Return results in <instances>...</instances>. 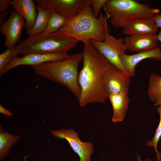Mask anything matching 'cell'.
Wrapping results in <instances>:
<instances>
[{
	"label": "cell",
	"mask_w": 161,
	"mask_h": 161,
	"mask_svg": "<svg viewBox=\"0 0 161 161\" xmlns=\"http://www.w3.org/2000/svg\"><path fill=\"white\" fill-rule=\"evenodd\" d=\"M83 66L78 73L80 107L94 103H104L108 98L103 80L111 63L89 41L83 43Z\"/></svg>",
	"instance_id": "1"
},
{
	"label": "cell",
	"mask_w": 161,
	"mask_h": 161,
	"mask_svg": "<svg viewBox=\"0 0 161 161\" xmlns=\"http://www.w3.org/2000/svg\"><path fill=\"white\" fill-rule=\"evenodd\" d=\"M107 20L101 10L98 17L96 18L89 6L67 19L58 31L83 43L90 40L102 42L106 31L110 29Z\"/></svg>",
	"instance_id": "2"
},
{
	"label": "cell",
	"mask_w": 161,
	"mask_h": 161,
	"mask_svg": "<svg viewBox=\"0 0 161 161\" xmlns=\"http://www.w3.org/2000/svg\"><path fill=\"white\" fill-rule=\"evenodd\" d=\"M82 60V53L78 52L71 55L64 60L32 66L37 75L66 86L78 100L80 89L78 81V69Z\"/></svg>",
	"instance_id": "3"
},
{
	"label": "cell",
	"mask_w": 161,
	"mask_h": 161,
	"mask_svg": "<svg viewBox=\"0 0 161 161\" xmlns=\"http://www.w3.org/2000/svg\"><path fill=\"white\" fill-rule=\"evenodd\" d=\"M79 41L58 31L29 37L15 46V49L17 54L23 55L36 53L67 52L75 47Z\"/></svg>",
	"instance_id": "4"
},
{
	"label": "cell",
	"mask_w": 161,
	"mask_h": 161,
	"mask_svg": "<svg viewBox=\"0 0 161 161\" xmlns=\"http://www.w3.org/2000/svg\"><path fill=\"white\" fill-rule=\"evenodd\" d=\"M103 8L107 19L115 28H122L133 19L153 17L160 12L150 3L136 0H107Z\"/></svg>",
	"instance_id": "5"
},
{
	"label": "cell",
	"mask_w": 161,
	"mask_h": 161,
	"mask_svg": "<svg viewBox=\"0 0 161 161\" xmlns=\"http://www.w3.org/2000/svg\"><path fill=\"white\" fill-rule=\"evenodd\" d=\"M91 43L112 64L126 74L131 76L129 72L122 64L120 56L125 53L127 50L124 39L117 38L110 34V29L108 30L102 42L90 40Z\"/></svg>",
	"instance_id": "6"
},
{
	"label": "cell",
	"mask_w": 161,
	"mask_h": 161,
	"mask_svg": "<svg viewBox=\"0 0 161 161\" xmlns=\"http://www.w3.org/2000/svg\"><path fill=\"white\" fill-rule=\"evenodd\" d=\"M37 5L51 12H56L67 19L91 6L92 0H36Z\"/></svg>",
	"instance_id": "7"
},
{
	"label": "cell",
	"mask_w": 161,
	"mask_h": 161,
	"mask_svg": "<svg viewBox=\"0 0 161 161\" xmlns=\"http://www.w3.org/2000/svg\"><path fill=\"white\" fill-rule=\"evenodd\" d=\"M50 131L56 138L65 139L68 142L72 150L79 156L80 161H91V157L94 151L92 142L81 141L78 133L72 129L61 128Z\"/></svg>",
	"instance_id": "8"
},
{
	"label": "cell",
	"mask_w": 161,
	"mask_h": 161,
	"mask_svg": "<svg viewBox=\"0 0 161 161\" xmlns=\"http://www.w3.org/2000/svg\"><path fill=\"white\" fill-rule=\"evenodd\" d=\"M67 52L32 53L17 57L0 71V77L10 70L21 65L36 66L43 63L64 60L70 56Z\"/></svg>",
	"instance_id": "9"
},
{
	"label": "cell",
	"mask_w": 161,
	"mask_h": 161,
	"mask_svg": "<svg viewBox=\"0 0 161 161\" xmlns=\"http://www.w3.org/2000/svg\"><path fill=\"white\" fill-rule=\"evenodd\" d=\"M8 18L0 25L1 33L5 37L4 45L7 48L12 47L21 38L25 22L24 18L13 9Z\"/></svg>",
	"instance_id": "10"
},
{
	"label": "cell",
	"mask_w": 161,
	"mask_h": 161,
	"mask_svg": "<svg viewBox=\"0 0 161 161\" xmlns=\"http://www.w3.org/2000/svg\"><path fill=\"white\" fill-rule=\"evenodd\" d=\"M130 76L111 64L104 76L103 85L107 96L112 94H128L130 83Z\"/></svg>",
	"instance_id": "11"
},
{
	"label": "cell",
	"mask_w": 161,
	"mask_h": 161,
	"mask_svg": "<svg viewBox=\"0 0 161 161\" xmlns=\"http://www.w3.org/2000/svg\"><path fill=\"white\" fill-rule=\"evenodd\" d=\"M157 34H135L126 37L124 39L127 50L130 52H141L157 48Z\"/></svg>",
	"instance_id": "12"
},
{
	"label": "cell",
	"mask_w": 161,
	"mask_h": 161,
	"mask_svg": "<svg viewBox=\"0 0 161 161\" xmlns=\"http://www.w3.org/2000/svg\"><path fill=\"white\" fill-rule=\"evenodd\" d=\"M120 60L131 77L135 76V67L137 64L146 59L161 60V49L157 48L148 51L138 52L131 55L125 53L120 56Z\"/></svg>",
	"instance_id": "13"
},
{
	"label": "cell",
	"mask_w": 161,
	"mask_h": 161,
	"mask_svg": "<svg viewBox=\"0 0 161 161\" xmlns=\"http://www.w3.org/2000/svg\"><path fill=\"white\" fill-rule=\"evenodd\" d=\"M158 27L153 17L135 18L129 21L122 28V32L125 35L129 36L135 34H156Z\"/></svg>",
	"instance_id": "14"
},
{
	"label": "cell",
	"mask_w": 161,
	"mask_h": 161,
	"mask_svg": "<svg viewBox=\"0 0 161 161\" xmlns=\"http://www.w3.org/2000/svg\"><path fill=\"white\" fill-rule=\"evenodd\" d=\"M35 1L32 0H13L12 7L22 16L26 21V29H31L34 26L37 12Z\"/></svg>",
	"instance_id": "15"
},
{
	"label": "cell",
	"mask_w": 161,
	"mask_h": 161,
	"mask_svg": "<svg viewBox=\"0 0 161 161\" xmlns=\"http://www.w3.org/2000/svg\"><path fill=\"white\" fill-rule=\"evenodd\" d=\"M128 94L120 93L112 94L108 97L113 109L112 122L116 123L122 121L126 114L129 99Z\"/></svg>",
	"instance_id": "16"
},
{
	"label": "cell",
	"mask_w": 161,
	"mask_h": 161,
	"mask_svg": "<svg viewBox=\"0 0 161 161\" xmlns=\"http://www.w3.org/2000/svg\"><path fill=\"white\" fill-rule=\"evenodd\" d=\"M37 15L35 24L31 29L26 30L29 37L42 33L46 29L51 12L36 5Z\"/></svg>",
	"instance_id": "17"
},
{
	"label": "cell",
	"mask_w": 161,
	"mask_h": 161,
	"mask_svg": "<svg viewBox=\"0 0 161 161\" xmlns=\"http://www.w3.org/2000/svg\"><path fill=\"white\" fill-rule=\"evenodd\" d=\"M21 138L19 135L12 134L8 131L3 130L0 126V160L7 158L10 153V150L13 145Z\"/></svg>",
	"instance_id": "18"
},
{
	"label": "cell",
	"mask_w": 161,
	"mask_h": 161,
	"mask_svg": "<svg viewBox=\"0 0 161 161\" xmlns=\"http://www.w3.org/2000/svg\"><path fill=\"white\" fill-rule=\"evenodd\" d=\"M147 95L150 101L154 103L161 99V76L154 73L150 74Z\"/></svg>",
	"instance_id": "19"
},
{
	"label": "cell",
	"mask_w": 161,
	"mask_h": 161,
	"mask_svg": "<svg viewBox=\"0 0 161 161\" xmlns=\"http://www.w3.org/2000/svg\"><path fill=\"white\" fill-rule=\"evenodd\" d=\"M67 19L61 14L52 11L47 27L42 33L47 34L58 31L66 23Z\"/></svg>",
	"instance_id": "20"
},
{
	"label": "cell",
	"mask_w": 161,
	"mask_h": 161,
	"mask_svg": "<svg viewBox=\"0 0 161 161\" xmlns=\"http://www.w3.org/2000/svg\"><path fill=\"white\" fill-rule=\"evenodd\" d=\"M157 110L160 116V120L158 126L156 129L154 137L152 140L147 141L146 145L148 146H153L156 153L157 161H161V154L157 150V145L158 141L161 137V106L157 108Z\"/></svg>",
	"instance_id": "21"
},
{
	"label": "cell",
	"mask_w": 161,
	"mask_h": 161,
	"mask_svg": "<svg viewBox=\"0 0 161 161\" xmlns=\"http://www.w3.org/2000/svg\"><path fill=\"white\" fill-rule=\"evenodd\" d=\"M15 46L11 48H7L0 54V71L12 61L18 57V54L15 51Z\"/></svg>",
	"instance_id": "22"
},
{
	"label": "cell",
	"mask_w": 161,
	"mask_h": 161,
	"mask_svg": "<svg viewBox=\"0 0 161 161\" xmlns=\"http://www.w3.org/2000/svg\"><path fill=\"white\" fill-rule=\"evenodd\" d=\"M107 0H92V11L95 17L97 18L99 16L101 9L103 7Z\"/></svg>",
	"instance_id": "23"
},
{
	"label": "cell",
	"mask_w": 161,
	"mask_h": 161,
	"mask_svg": "<svg viewBox=\"0 0 161 161\" xmlns=\"http://www.w3.org/2000/svg\"><path fill=\"white\" fill-rule=\"evenodd\" d=\"M10 0H0V13H6L12 10V7L9 10V6L11 4Z\"/></svg>",
	"instance_id": "24"
},
{
	"label": "cell",
	"mask_w": 161,
	"mask_h": 161,
	"mask_svg": "<svg viewBox=\"0 0 161 161\" xmlns=\"http://www.w3.org/2000/svg\"><path fill=\"white\" fill-rule=\"evenodd\" d=\"M153 18L157 27L158 28L161 27V14H155Z\"/></svg>",
	"instance_id": "25"
},
{
	"label": "cell",
	"mask_w": 161,
	"mask_h": 161,
	"mask_svg": "<svg viewBox=\"0 0 161 161\" xmlns=\"http://www.w3.org/2000/svg\"><path fill=\"white\" fill-rule=\"evenodd\" d=\"M0 113L8 116L13 115L10 111L5 108L1 104H0Z\"/></svg>",
	"instance_id": "26"
},
{
	"label": "cell",
	"mask_w": 161,
	"mask_h": 161,
	"mask_svg": "<svg viewBox=\"0 0 161 161\" xmlns=\"http://www.w3.org/2000/svg\"><path fill=\"white\" fill-rule=\"evenodd\" d=\"M157 40L160 42V46L161 47V30H160L158 35H157Z\"/></svg>",
	"instance_id": "27"
},
{
	"label": "cell",
	"mask_w": 161,
	"mask_h": 161,
	"mask_svg": "<svg viewBox=\"0 0 161 161\" xmlns=\"http://www.w3.org/2000/svg\"><path fill=\"white\" fill-rule=\"evenodd\" d=\"M153 105L155 106H161V99L160 100L153 104Z\"/></svg>",
	"instance_id": "28"
},
{
	"label": "cell",
	"mask_w": 161,
	"mask_h": 161,
	"mask_svg": "<svg viewBox=\"0 0 161 161\" xmlns=\"http://www.w3.org/2000/svg\"><path fill=\"white\" fill-rule=\"evenodd\" d=\"M137 161H141L140 160V157L139 156H137ZM144 161H150V160L148 158L145 160Z\"/></svg>",
	"instance_id": "29"
},
{
	"label": "cell",
	"mask_w": 161,
	"mask_h": 161,
	"mask_svg": "<svg viewBox=\"0 0 161 161\" xmlns=\"http://www.w3.org/2000/svg\"><path fill=\"white\" fill-rule=\"evenodd\" d=\"M28 155H26L25 156H24V161H27V159L29 157Z\"/></svg>",
	"instance_id": "30"
},
{
	"label": "cell",
	"mask_w": 161,
	"mask_h": 161,
	"mask_svg": "<svg viewBox=\"0 0 161 161\" xmlns=\"http://www.w3.org/2000/svg\"><path fill=\"white\" fill-rule=\"evenodd\" d=\"M78 161H80V160H78Z\"/></svg>",
	"instance_id": "31"
}]
</instances>
